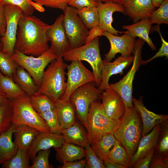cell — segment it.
Returning <instances> with one entry per match:
<instances>
[{
  "label": "cell",
  "instance_id": "obj_30",
  "mask_svg": "<svg viewBox=\"0 0 168 168\" xmlns=\"http://www.w3.org/2000/svg\"><path fill=\"white\" fill-rule=\"evenodd\" d=\"M0 89L11 101L26 94L12 78L3 75L0 72Z\"/></svg>",
  "mask_w": 168,
  "mask_h": 168
},
{
  "label": "cell",
  "instance_id": "obj_6",
  "mask_svg": "<svg viewBox=\"0 0 168 168\" xmlns=\"http://www.w3.org/2000/svg\"><path fill=\"white\" fill-rule=\"evenodd\" d=\"M12 123L17 126L27 125L40 132H50L45 121L32 107L28 95L26 94L12 101Z\"/></svg>",
  "mask_w": 168,
  "mask_h": 168
},
{
  "label": "cell",
  "instance_id": "obj_50",
  "mask_svg": "<svg viewBox=\"0 0 168 168\" xmlns=\"http://www.w3.org/2000/svg\"><path fill=\"white\" fill-rule=\"evenodd\" d=\"M6 27V19L4 12V5L0 3V36H3Z\"/></svg>",
  "mask_w": 168,
  "mask_h": 168
},
{
  "label": "cell",
  "instance_id": "obj_2",
  "mask_svg": "<svg viewBox=\"0 0 168 168\" xmlns=\"http://www.w3.org/2000/svg\"><path fill=\"white\" fill-rule=\"evenodd\" d=\"M140 116L134 107L125 109L114 135L126 150L129 158L135 152L141 133Z\"/></svg>",
  "mask_w": 168,
  "mask_h": 168
},
{
  "label": "cell",
  "instance_id": "obj_27",
  "mask_svg": "<svg viewBox=\"0 0 168 168\" xmlns=\"http://www.w3.org/2000/svg\"><path fill=\"white\" fill-rule=\"evenodd\" d=\"M12 78L20 88L29 96L35 94L39 89V86L35 84L30 74L19 65L17 67Z\"/></svg>",
  "mask_w": 168,
  "mask_h": 168
},
{
  "label": "cell",
  "instance_id": "obj_24",
  "mask_svg": "<svg viewBox=\"0 0 168 168\" xmlns=\"http://www.w3.org/2000/svg\"><path fill=\"white\" fill-rule=\"evenodd\" d=\"M61 129L68 128L76 122L75 111L70 101L60 99L54 103Z\"/></svg>",
  "mask_w": 168,
  "mask_h": 168
},
{
  "label": "cell",
  "instance_id": "obj_5",
  "mask_svg": "<svg viewBox=\"0 0 168 168\" xmlns=\"http://www.w3.org/2000/svg\"><path fill=\"white\" fill-rule=\"evenodd\" d=\"M63 58L68 61L77 60L87 62L92 69L96 85L98 87L100 86L103 63L100 53L99 37L81 46L71 49L63 55Z\"/></svg>",
  "mask_w": 168,
  "mask_h": 168
},
{
  "label": "cell",
  "instance_id": "obj_32",
  "mask_svg": "<svg viewBox=\"0 0 168 168\" xmlns=\"http://www.w3.org/2000/svg\"><path fill=\"white\" fill-rule=\"evenodd\" d=\"M30 157L28 150L18 148L15 154L2 165L3 168H30Z\"/></svg>",
  "mask_w": 168,
  "mask_h": 168
},
{
  "label": "cell",
  "instance_id": "obj_21",
  "mask_svg": "<svg viewBox=\"0 0 168 168\" xmlns=\"http://www.w3.org/2000/svg\"><path fill=\"white\" fill-rule=\"evenodd\" d=\"M160 124L155 126L149 133L140 139L137 150L129 158L128 167H130L151 149L155 148L157 143L161 127Z\"/></svg>",
  "mask_w": 168,
  "mask_h": 168
},
{
  "label": "cell",
  "instance_id": "obj_31",
  "mask_svg": "<svg viewBox=\"0 0 168 168\" xmlns=\"http://www.w3.org/2000/svg\"><path fill=\"white\" fill-rule=\"evenodd\" d=\"M129 160V157L125 148L116 139L114 144L109 152L105 160L124 165L127 168L128 166Z\"/></svg>",
  "mask_w": 168,
  "mask_h": 168
},
{
  "label": "cell",
  "instance_id": "obj_43",
  "mask_svg": "<svg viewBox=\"0 0 168 168\" xmlns=\"http://www.w3.org/2000/svg\"><path fill=\"white\" fill-rule=\"evenodd\" d=\"M154 30L157 31L160 37L162 42L161 46L157 53L152 58L146 61L142 60V64L145 65L151 62L153 59L160 57H168V43L163 38L160 29V25H157L153 28Z\"/></svg>",
  "mask_w": 168,
  "mask_h": 168
},
{
  "label": "cell",
  "instance_id": "obj_52",
  "mask_svg": "<svg viewBox=\"0 0 168 168\" xmlns=\"http://www.w3.org/2000/svg\"><path fill=\"white\" fill-rule=\"evenodd\" d=\"M129 0H100L102 2H111L120 4L123 6Z\"/></svg>",
  "mask_w": 168,
  "mask_h": 168
},
{
  "label": "cell",
  "instance_id": "obj_37",
  "mask_svg": "<svg viewBox=\"0 0 168 168\" xmlns=\"http://www.w3.org/2000/svg\"><path fill=\"white\" fill-rule=\"evenodd\" d=\"M18 65L11 55L0 51V72L2 74L12 78Z\"/></svg>",
  "mask_w": 168,
  "mask_h": 168
},
{
  "label": "cell",
  "instance_id": "obj_49",
  "mask_svg": "<svg viewBox=\"0 0 168 168\" xmlns=\"http://www.w3.org/2000/svg\"><path fill=\"white\" fill-rule=\"evenodd\" d=\"M104 31L99 25L92 27L89 31L85 44L89 43L96 37L102 35Z\"/></svg>",
  "mask_w": 168,
  "mask_h": 168
},
{
  "label": "cell",
  "instance_id": "obj_46",
  "mask_svg": "<svg viewBox=\"0 0 168 168\" xmlns=\"http://www.w3.org/2000/svg\"><path fill=\"white\" fill-rule=\"evenodd\" d=\"M168 156H162L154 154L150 161L149 168H167Z\"/></svg>",
  "mask_w": 168,
  "mask_h": 168
},
{
  "label": "cell",
  "instance_id": "obj_55",
  "mask_svg": "<svg viewBox=\"0 0 168 168\" xmlns=\"http://www.w3.org/2000/svg\"><path fill=\"white\" fill-rule=\"evenodd\" d=\"M2 49V45L0 41V51H1Z\"/></svg>",
  "mask_w": 168,
  "mask_h": 168
},
{
  "label": "cell",
  "instance_id": "obj_26",
  "mask_svg": "<svg viewBox=\"0 0 168 168\" xmlns=\"http://www.w3.org/2000/svg\"><path fill=\"white\" fill-rule=\"evenodd\" d=\"M40 132L37 129L27 125L17 126L14 133V142L18 148L28 150Z\"/></svg>",
  "mask_w": 168,
  "mask_h": 168
},
{
  "label": "cell",
  "instance_id": "obj_7",
  "mask_svg": "<svg viewBox=\"0 0 168 168\" xmlns=\"http://www.w3.org/2000/svg\"><path fill=\"white\" fill-rule=\"evenodd\" d=\"M18 65L24 68L31 75L35 84L40 86L46 67L58 57L49 49L40 55L35 57L14 50L11 56Z\"/></svg>",
  "mask_w": 168,
  "mask_h": 168
},
{
  "label": "cell",
  "instance_id": "obj_40",
  "mask_svg": "<svg viewBox=\"0 0 168 168\" xmlns=\"http://www.w3.org/2000/svg\"><path fill=\"white\" fill-rule=\"evenodd\" d=\"M167 120L162 124L159 134V142L156 147L157 154L168 156V125Z\"/></svg>",
  "mask_w": 168,
  "mask_h": 168
},
{
  "label": "cell",
  "instance_id": "obj_25",
  "mask_svg": "<svg viewBox=\"0 0 168 168\" xmlns=\"http://www.w3.org/2000/svg\"><path fill=\"white\" fill-rule=\"evenodd\" d=\"M82 147L65 142L59 148H54L56 159L63 163L81 159L86 156L85 149Z\"/></svg>",
  "mask_w": 168,
  "mask_h": 168
},
{
  "label": "cell",
  "instance_id": "obj_8",
  "mask_svg": "<svg viewBox=\"0 0 168 168\" xmlns=\"http://www.w3.org/2000/svg\"><path fill=\"white\" fill-rule=\"evenodd\" d=\"M145 42L139 38L136 41L133 55L134 59L131 68L124 77L119 82L109 84V87L117 92L122 98L126 108L133 107L132 102L133 84L136 73L142 60L141 56L142 47Z\"/></svg>",
  "mask_w": 168,
  "mask_h": 168
},
{
  "label": "cell",
  "instance_id": "obj_35",
  "mask_svg": "<svg viewBox=\"0 0 168 168\" xmlns=\"http://www.w3.org/2000/svg\"><path fill=\"white\" fill-rule=\"evenodd\" d=\"M1 4L3 5L10 4L17 6L21 9L23 14L27 15H32L37 7L40 12L44 11L42 6L32 0H2Z\"/></svg>",
  "mask_w": 168,
  "mask_h": 168
},
{
  "label": "cell",
  "instance_id": "obj_54",
  "mask_svg": "<svg viewBox=\"0 0 168 168\" xmlns=\"http://www.w3.org/2000/svg\"><path fill=\"white\" fill-rule=\"evenodd\" d=\"M165 0H151L153 6L155 7H158Z\"/></svg>",
  "mask_w": 168,
  "mask_h": 168
},
{
  "label": "cell",
  "instance_id": "obj_28",
  "mask_svg": "<svg viewBox=\"0 0 168 168\" xmlns=\"http://www.w3.org/2000/svg\"><path fill=\"white\" fill-rule=\"evenodd\" d=\"M61 134L66 142L85 147L89 143L86 133L77 122L71 126L62 129Z\"/></svg>",
  "mask_w": 168,
  "mask_h": 168
},
{
  "label": "cell",
  "instance_id": "obj_12",
  "mask_svg": "<svg viewBox=\"0 0 168 168\" xmlns=\"http://www.w3.org/2000/svg\"><path fill=\"white\" fill-rule=\"evenodd\" d=\"M68 77L65 92L61 98L64 100H69L71 94L77 88L90 82H95L92 72L88 69L81 61L74 60L67 65Z\"/></svg>",
  "mask_w": 168,
  "mask_h": 168
},
{
  "label": "cell",
  "instance_id": "obj_33",
  "mask_svg": "<svg viewBox=\"0 0 168 168\" xmlns=\"http://www.w3.org/2000/svg\"><path fill=\"white\" fill-rule=\"evenodd\" d=\"M30 97L32 107L39 114L55 108L54 102L45 94L35 93Z\"/></svg>",
  "mask_w": 168,
  "mask_h": 168
},
{
  "label": "cell",
  "instance_id": "obj_3",
  "mask_svg": "<svg viewBox=\"0 0 168 168\" xmlns=\"http://www.w3.org/2000/svg\"><path fill=\"white\" fill-rule=\"evenodd\" d=\"M67 66L62 57L51 62L44 71L41 84L36 93L47 95L54 104L61 99L66 88Z\"/></svg>",
  "mask_w": 168,
  "mask_h": 168
},
{
  "label": "cell",
  "instance_id": "obj_22",
  "mask_svg": "<svg viewBox=\"0 0 168 168\" xmlns=\"http://www.w3.org/2000/svg\"><path fill=\"white\" fill-rule=\"evenodd\" d=\"M17 126L12 123L6 130L0 134V165L11 159L17 151L18 148L12 140Z\"/></svg>",
  "mask_w": 168,
  "mask_h": 168
},
{
  "label": "cell",
  "instance_id": "obj_51",
  "mask_svg": "<svg viewBox=\"0 0 168 168\" xmlns=\"http://www.w3.org/2000/svg\"><path fill=\"white\" fill-rule=\"evenodd\" d=\"M105 165L107 168H125L124 165L119 164L114 162H110L107 160L103 161Z\"/></svg>",
  "mask_w": 168,
  "mask_h": 168
},
{
  "label": "cell",
  "instance_id": "obj_18",
  "mask_svg": "<svg viewBox=\"0 0 168 168\" xmlns=\"http://www.w3.org/2000/svg\"><path fill=\"white\" fill-rule=\"evenodd\" d=\"M65 142L61 134L40 132L28 150L30 159L33 160L39 151L59 148Z\"/></svg>",
  "mask_w": 168,
  "mask_h": 168
},
{
  "label": "cell",
  "instance_id": "obj_16",
  "mask_svg": "<svg viewBox=\"0 0 168 168\" xmlns=\"http://www.w3.org/2000/svg\"><path fill=\"white\" fill-rule=\"evenodd\" d=\"M99 16V26L100 28L111 34L118 35L125 31H120L115 30L112 26L113 14L115 12H121L125 14V9L122 5L111 2L103 3L100 2L97 7Z\"/></svg>",
  "mask_w": 168,
  "mask_h": 168
},
{
  "label": "cell",
  "instance_id": "obj_9",
  "mask_svg": "<svg viewBox=\"0 0 168 168\" xmlns=\"http://www.w3.org/2000/svg\"><path fill=\"white\" fill-rule=\"evenodd\" d=\"M94 83L89 82L81 86L71 94L69 98L78 118L86 130L87 118L90 106L93 102L101 98L102 92L96 87Z\"/></svg>",
  "mask_w": 168,
  "mask_h": 168
},
{
  "label": "cell",
  "instance_id": "obj_14",
  "mask_svg": "<svg viewBox=\"0 0 168 168\" xmlns=\"http://www.w3.org/2000/svg\"><path fill=\"white\" fill-rule=\"evenodd\" d=\"M63 14H61L50 26L47 31V36L51 44L49 49L58 57H62L71 49L63 25Z\"/></svg>",
  "mask_w": 168,
  "mask_h": 168
},
{
  "label": "cell",
  "instance_id": "obj_1",
  "mask_svg": "<svg viewBox=\"0 0 168 168\" xmlns=\"http://www.w3.org/2000/svg\"><path fill=\"white\" fill-rule=\"evenodd\" d=\"M49 26L35 16L23 14L18 22L14 50L35 57L47 51Z\"/></svg>",
  "mask_w": 168,
  "mask_h": 168
},
{
  "label": "cell",
  "instance_id": "obj_41",
  "mask_svg": "<svg viewBox=\"0 0 168 168\" xmlns=\"http://www.w3.org/2000/svg\"><path fill=\"white\" fill-rule=\"evenodd\" d=\"M86 156V168H105L103 161L100 160L96 155L88 143L85 147Z\"/></svg>",
  "mask_w": 168,
  "mask_h": 168
},
{
  "label": "cell",
  "instance_id": "obj_10",
  "mask_svg": "<svg viewBox=\"0 0 168 168\" xmlns=\"http://www.w3.org/2000/svg\"><path fill=\"white\" fill-rule=\"evenodd\" d=\"M63 11V25L71 49L84 44L89 29L78 16L77 9L67 5Z\"/></svg>",
  "mask_w": 168,
  "mask_h": 168
},
{
  "label": "cell",
  "instance_id": "obj_44",
  "mask_svg": "<svg viewBox=\"0 0 168 168\" xmlns=\"http://www.w3.org/2000/svg\"><path fill=\"white\" fill-rule=\"evenodd\" d=\"M34 2L43 6L53 8L64 10L68 0H32Z\"/></svg>",
  "mask_w": 168,
  "mask_h": 168
},
{
  "label": "cell",
  "instance_id": "obj_47",
  "mask_svg": "<svg viewBox=\"0 0 168 168\" xmlns=\"http://www.w3.org/2000/svg\"><path fill=\"white\" fill-rule=\"evenodd\" d=\"M155 148L151 149L146 155L139 159L132 166L135 168H148L154 154Z\"/></svg>",
  "mask_w": 168,
  "mask_h": 168
},
{
  "label": "cell",
  "instance_id": "obj_42",
  "mask_svg": "<svg viewBox=\"0 0 168 168\" xmlns=\"http://www.w3.org/2000/svg\"><path fill=\"white\" fill-rule=\"evenodd\" d=\"M50 149L39 151L33 160V164L30 168H52L54 166L49 164V156Z\"/></svg>",
  "mask_w": 168,
  "mask_h": 168
},
{
  "label": "cell",
  "instance_id": "obj_23",
  "mask_svg": "<svg viewBox=\"0 0 168 168\" xmlns=\"http://www.w3.org/2000/svg\"><path fill=\"white\" fill-rule=\"evenodd\" d=\"M152 25L149 18H147L130 25L123 26L122 28L127 30L128 33L132 36L135 38L138 37L142 40L152 50H155L156 47L149 36Z\"/></svg>",
  "mask_w": 168,
  "mask_h": 168
},
{
  "label": "cell",
  "instance_id": "obj_15",
  "mask_svg": "<svg viewBox=\"0 0 168 168\" xmlns=\"http://www.w3.org/2000/svg\"><path fill=\"white\" fill-rule=\"evenodd\" d=\"M101 98L106 115L113 120H121L126 108L119 94L109 87L102 92Z\"/></svg>",
  "mask_w": 168,
  "mask_h": 168
},
{
  "label": "cell",
  "instance_id": "obj_38",
  "mask_svg": "<svg viewBox=\"0 0 168 168\" xmlns=\"http://www.w3.org/2000/svg\"><path fill=\"white\" fill-rule=\"evenodd\" d=\"M48 127L50 132L61 134V128L55 108L39 114Z\"/></svg>",
  "mask_w": 168,
  "mask_h": 168
},
{
  "label": "cell",
  "instance_id": "obj_20",
  "mask_svg": "<svg viewBox=\"0 0 168 168\" xmlns=\"http://www.w3.org/2000/svg\"><path fill=\"white\" fill-rule=\"evenodd\" d=\"M125 14L135 23L148 18L155 8L151 0H129L124 6Z\"/></svg>",
  "mask_w": 168,
  "mask_h": 168
},
{
  "label": "cell",
  "instance_id": "obj_11",
  "mask_svg": "<svg viewBox=\"0 0 168 168\" xmlns=\"http://www.w3.org/2000/svg\"><path fill=\"white\" fill-rule=\"evenodd\" d=\"M4 9L6 27L4 34L0 39L1 51L12 56L14 52L19 21L23 13L20 8L12 5H4Z\"/></svg>",
  "mask_w": 168,
  "mask_h": 168
},
{
  "label": "cell",
  "instance_id": "obj_48",
  "mask_svg": "<svg viewBox=\"0 0 168 168\" xmlns=\"http://www.w3.org/2000/svg\"><path fill=\"white\" fill-rule=\"evenodd\" d=\"M86 160H82L78 161H65L62 166H58L59 168H84L86 167Z\"/></svg>",
  "mask_w": 168,
  "mask_h": 168
},
{
  "label": "cell",
  "instance_id": "obj_13",
  "mask_svg": "<svg viewBox=\"0 0 168 168\" xmlns=\"http://www.w3.org/2000/svg\"><path fill=\"white\" fill-rule=\"evenodd\" d=\"M102 35L107 38L110 45V50L105 55V59L106 60L110 62L118 53L121 54V55L124 57L132 56L136 40V38L131 35L127 31L121 36L112 34L105 31Z\"/></svg>",
  "mask_w": 168,
  "mask_h": 168
},
{
  "label": "cell",
  "instance_id": "obj_39",
  "mask_svg": "<svg viewBox=\"0 0 168 168\" xmlns=\"http://www.w3.org/2000/svg\"><path fill=\"white\" fill-rule=\"evenodd\" d=\"M152 24H168V0H165L158 8L154 10L149 17Z\"/></svg>",
  "mask_w": 168,
  "mask_h": 168
},
{
  "label": "cell",
  "instance_id": "obj_17",
  "mask_svg": "<svg viewBox=\"0 0 168 168\" xmlns=\"http://www.w3.org/2000/svg\"><path fill=\"white\" fill-rule=\"evenodd\" d=\"M134 56L128 57L121 56L113 62H110L105 58L102 60L103 67L101 71V81L98 88L103 92L109 87V80L111 76L122 73L123 70L128 68L132 63Z\"/></svg>",
  "mask_w": 168,
  "mask_h": 168
},
{
  "label": "cell",
  "instance_id": "obj_34",
  "mask_svg": "<svg viewBox=\"0 0 168 168\" xmlns=\"http://www.w3.org/2000/svg\"><path fill=\"white\" fill-rule=\"evenodd\" d=\"M78 16L89 29L99 25L96 7H84L77 9Z\"/></svg>",
  "mask_w": 168,
  "mask_h": 168
},
{
  "label": "cell",
  "instance_id": "obj_36",
  "mask_svg": "<svg viewBox=\"0 0 168 168\" xmlns=\"http://www.w3.org/2000/svg\"><path fill=\"white\" fill-rule=\"evenodd\" d=\"M12 101L8 100L0 105V134L6 130L12 123Z\"/></svg>",
  "mask_w": 168,
  "mask_h": 168
},
{
  "label": "cell",
  "instance_id": "obj_19",
  "mask_svg": "<svg viewBox=\"0 0 168 168\" xmlns=\"http://www.w3.org/2000/svg\"><path fill=\"white\" fill-rule=\"evenodd\" d=\"M132 102L142 120V136L148 133L156 125L161 124L167 120L168 115L156 114L147 109L143 105L142 96L138 99L133 97Z\"/></svg>",
  "mask_w": 168,
  "mask_h": 168
},
{
  "label": "cell",
  "instance_id": "obj_56",
  "mask_svg": "<svg viewBox=\"0 0 168 168\" xmlns=\"http://www.w3.org/2000/svg\"><path fill=\"white\" fill-rule=\"evenodd\" d=\"M2 0H0V3L1 4Z\"/></svg>",
  "mask_w": 168,
  "mask_h": 168
},
{
  "label": "cell",
  "instance_id": "obj_4",
  "mask_svg": "<svg viewBox=\"0 0 168 168\" xmlns=\"http://www.w3.org/2000/svg\"><path fill=\"white\" fill-rule=\"evenodd\" d=\"M87 122V138L91 145L101 139L105 135L114 133L119 126L121 120H114L106 114L102 103L97 100L91 105Z\"/></svg>",
  "mask_w": 168,
  "mask_h": 168
},
{
  "label": "cell",
  "instance_id": "obj_29",
  "mask_svg": "<svg viewBox=\"0 0 168 168\" xmlns=\"http://www.w3.org/2000/svg\"><path fill=\"white\" fill-rule=\"evenodd\" d=\"M115 140L113 134H107L92 144L91 147L97 156L103 161L106 159L107 155L114 146Z\"/></svg>",
  "mask_w": 168,
  "mask_h": 168
},
{
  "label": "cell",
  "instance_id": "obj_53",
  "mask_svg": "<svg viewBox=\"0 0 168 168\" xmlns=\"http://www.w3.org/2000/svg\"><path fill=\"white\" fill-rule=\"evenodd\" d=\"M8 100L6 95L0 89V105L5 103Z\"/></svg>",
  "mask_w": 168,
  "mask_h": 168
},
{
  "label": "cell",
  "instance_id": "obj_45",
  "mask_svg": "<svg viewBox=\"0 0 168 168\" xmlns=\"http://www.w3.org/2000/svg\"><path fill=\"white\" fill-rule=\"evenodd\" d=\"M100 0H68V5L77 9L84 7H97Z\"/></svg>",
  "mask_w": 168,
  "mask_h": 168
}]
</instances>
